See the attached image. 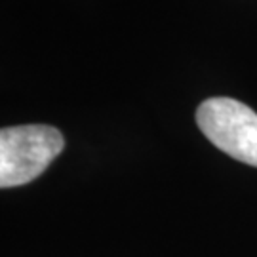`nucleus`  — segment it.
<instances>
[{
	"mask_svg": "<svg viewBox=\"0 0 257 257\" xmlns=\"http://www.w3.org/2000/svg\"><path fill=\"white\" fill-rule=\"evenodd\" d=\"M65 149L63 134L54 126L27 124L0 132V187H21L46 172Z\"/></svg>",
	"mask_w": 257,
	"mask_h": 257,
	"instance_id": "nucleus-1",
	"label": "nucleus"
},
{
	"mask_svg": "<svg viewBox=\"0 0 257 257\" xmlns=\"http://www.w3.org/2000/svg\"><path fill=\"white\" fill-rule=\"evenodd\" d=\"M196 124L230 158L257 168V112L232 97H210L198 105Z\"/></svg>",
	"mask_w": 257,
	"mask_h": 257,
	"instance_id": "nucleus-2",
	"label": "nucleus"
}]
</instances>
